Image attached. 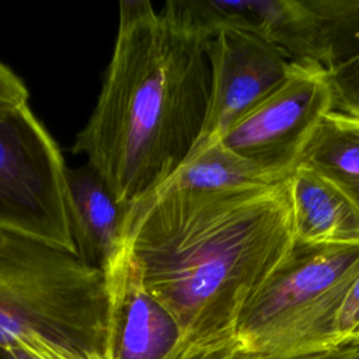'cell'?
Segmentation results:
<instances>
[{"label": "cell", "mask_w": 359, "mask_h": 359, "mask_svg": "<svg viewBox=\"0 0 359 359\" xmlns=\"http://www.w3.org/2000/svg\"><path fill=\"white\" fill-rule=\"evenodd\" d=\"M122 237L181 328L177 359H205L234 346L245 304L293 244L287 180L216 192L160 187L126 213Z\"/></svg>", "instance_id": "6da1fadb"}, {"label": "cell", "mask_w": 359, "mask_h": 359, "mask_svg": "<svg viewBox=\"0 0 359 359\" xmlns=\"http://www.w3.org/2000/svg\"><path fill=\"white\" fill-rule=\"evenodd\" d=\"M206 31L189 0L119 3L97 104L73 143L128 213L164 185L199 142L210 100Z\"/></svg>", "instance_id": "7a4b0ae2"}, {"label": "cell", "mask_w": 359, "mask_h": 359, "mask_svg": "<svg viewBox=\"0 0 359 359\" xmlns=\"http://www.w3.org/2000/svg\"><path fill=\"white\" fill-rule=\"evenodd\" d=\"M39 344L109 359L105 278L74 252L0 226V348Z\"/></svg>", "instance_id": "3957f363"}, {"label": "cell", "mask_w": 359, "mask_h": 359, "mask_svg": "<svg viewBox=\"0 0 359 359\" xmlns=\"http://www.w3.org/2000/svg\"><path fill=\"white\" fill-rule=\"evenodd\" d=\"M359 275V244L293 240L245 304L234 348L248 359H309L342 348L338 316Z\"/></svg>", "instance_id": "277c9868"}, {"label": "cell", "mask_w": 359, "mask_h": 359, "mask_svg": "<svg viewBox=\"0 0 359 359\" xmlns=\"http://www.w3.org/2000/svg\"><path fill=\"white\" fill-rule=\"evenodd\" d=\"M0 226L77 254L67 167L28 102L0 105Z\"/></svg>", "instance_id": "5b68a950"}, {"label": "cell", "mask_w": 359, "mask_h": 359, "mask_svg": "<svg viewBox=\"0 0 359 359\" xmlns=\"http://www.w3.org/2000/svg\"><path fill=\"white\" fill-rule=\"evenodd\" d=\"M330 111L331 93L325 70L294 63L287 80L241 116L222 142L264 170L287 178Z\"/></svg>", "instance_id": "8992f818"}, {"label": "cell", "mask_w": 359, "mask_h": 359, "mask_svg": "<svg viewBox=\"0 0 359 359\" xmlns=\"http://www.w3.org/2000/svg\"><path fill=\"white\" fill-rule=\"evenodd\" d=\"M208 56L210 100L199 142L222 139L241 116L275 93L294 66L275 45L237 27L215 29Z\"/></svg>", "instance_id": "52a82bcc"}, {"label": "cell", "mask_w": 359, "mask_h": 359, "mask_svg": "<svg viewBox=\"0 0 359 359\" xmlns=\"http://www.w3.org/2000/svg\"><path fill=\"white\" fill-rule=\"evenodd\" d=\"M102 273L108 293L109 359H177L181 328L146 289L139 264L123 237Z\"/></svg>", "instance_id": "ba28073f"}, {"label": "cell", "mask_w": 359, "mask_h": 359, "mask_svg": "<svg viewBox=\"0 0 359 359\" xmlns=\"http://www.w3.org/2000/svg\"><path fill=\"white\" fill-rule=\"evenodd\" d=\"M269 42L293 63L328 72L359 53V0H285Z\"/></svg>", "instance_id": "9c48e42d"}, {"label": "cell", "mask_w": 359, "mask_h": 359, "mask_svg": "<svg viewBox=\"0 0 359 359\" xmlns=\"http://www.w3.org/2000/svg\"><path fill=\"white\" fill-rule=\"evenodd\" d=\"M67 191L76 252L102 271L122 243L126 212L88 163L67 168Z\"/></svg>", "instance_id": "30bf717a"}, {"label": "cell", "mask_w": 359, "mask_h": 359, "mask_svg": "<svg viewBox=\"0 0 359 359\" xmlns=\"http://www.w3.org/2000/svg\"><path fill=\"white\" fill-rule=\"evenodd\" d=\"M294 240L359 244V209L332 182L297 165L287 178Z\"/></svg>", "instance_id": "8fae6325"}, {"label": "cell", "mask_w": 359, "mask_h": 359, "mask_svg": "<svg viewBox=\"0 0 359 359\" xmlns=\"http://www.w3.org/2000/svg\"><path fill=\"white\" fill-rule=\"evenodd\" d=\"M287 178L238 156L220 137H215L199 142L180 170L161 187L206 192L241 191L273 187Z\"/></svg>", "instance_id": "7c38bea8"}, {"label": "cell", "mask_w": 359, "mask_h": 359, "mask_svg": "<svg viewBox=\"0 0 359 359\" xmlns=\"http://www.w3.org/2000/svg\"><path fill=\"white\" fill-rule=\"evenodd\" d=\"M304 165L338 187L359 209V121L328 112L303 150Z\"/></svg>", "instance_id": "4fadbf2b"}, {"label": "cell", "mask_w": 359, "mask_h": 359, "mask_svg": "<svg viewBox=\"0 0 359 359\" xmlns=\"http://www.w3.org/2000/svg\"><path fill=\"white\" fill-rule=\"evenodd\" d=\"M331 112L359 121V53L325 72Z\"/></svg>", "instance_id": "5bb4252c"}, {"label": "cell", "mask_w": 359, "mask_h": 359, "mask_svg": "<svg viewBox=\"0 0 359 359\" xmlns=\"http://www.w3.org/2000/svg\"><path fill=\"white\" fill-rule=\"evenodd\" d=\"M337 331L341 346L359 342V275L339 310Z\"/></svg>", "instance_id": "9a60e30c"}, {"label": "cell", "mask_w": 359, "mask_h": 359, "mask_svg": "<svg viewBox=\"0 0 359 359\" xmlns=\"http://www.w3.org/2000/svg\"><path fill=\"white\" fill-rule=\"evenodd\" d=\"M25 84L6 65L0 62V105H18L28 102Z\"/></svg>", "instance_id": "2e32d148"}, {"label": "cell", "mask_w": 359, "mask_h": 359, "mask_svg": "<svg viewBox=\"0 0 359 359\" xmlns=\"http://www.w3.org/2000/svg\"><path fill=\"white\" fill-rule=\"evenodd\" d=\"M6 351L11 359H88L45 344H39L34 348L18 346Z\"/></svg>", "instance_id": "e0dca14e"}, {"label": "cell", "mask_w": 359, "mask_h": 359, "mask_svg": "<svg viewBox=\"0 0 359 359\" xmlns=\"http://www.w3.org/2000/svg\"><path fill=\"white\" fill-rule=\"evenodd\" d=\"M205 359H248L245 358L244 355H241L234 346L229 348V349H224L222 352H217V353H213Z\"/></svg>", "instance_id": "ac0fdd59"}, {"label": "cell", "mask_w": 359, "mask_h": 359, "mask_svg": "<svg viewBox=\"0 0 359 359\" xmlns=\"http://www.w3.org/2000/svg\"><path fill=\"white\" fill-rule=\"evenodd\" d=\"M341 359H359V342L352 344V345H346L344 348Z\"/></svg>", "instance_id": "d6986e66"}, {"label": "cell", "mask_w": 359, "mask_h": 359, "mask_svg": "<svg viewBox=\"0 0 359 359\" xmlns=\"http://www.w3.org/2000/svg\"><path fill=\"white\" fill-rule=\"evenodd\" d=\"M344 348H345V346L338 348V349H335V351H332V352H328V353H325V355H320V356H314V358H309V359H341L342 352H344Z\"/></svg>", "instance_id": "ffe728a7"}, {"label": "cell", "mask_w": 359, "mask_h": 359, "mask_svg": "<svg viewBox=\"0 0 359 359\" xmlns=\"http://www.w3.org/2000/svg\"><path fill=\"white\" fill-rule=\"evenodd\" d=\"M0 359H11L8 352L6 349H3V348H0Z\"/></svg>", "instance_id": "44dd1931"}]
</instances>
